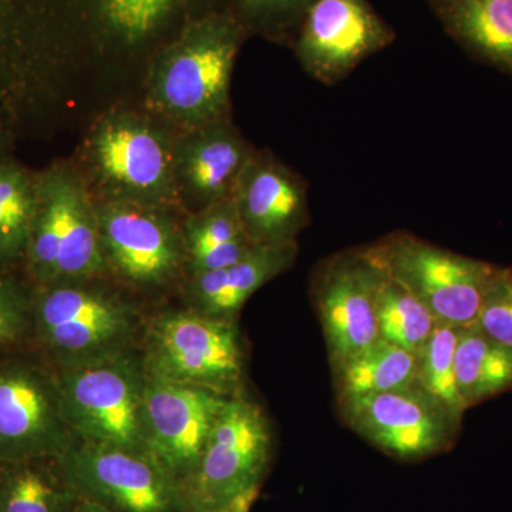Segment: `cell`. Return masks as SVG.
I'll list each match as a JSON object with an SVG mask.
<instances>
[{
    "mask_svg": "<svg viewBox=\"0 0 512 512\" xmlns=\"http://www.w3.org/2000/svg\"><path fill=\"white\" fill-rule=\"evenodd\" d=\"M56 379L73 434L87 443L147 454L144 362L121 352L60 367Z\"/></svg>",
    "mask_w": 512,
    "mask_h": 512,
    "instance_id": "1",
    "label": "cell"
},
{
    "mask_svg": "<svg viewBox=\"0 0 512 512\" xmlns=\"http://www.w3.org/2000/svg\"><path fill=\"white\" fill-rule=\"evenodd\" d=\"M244 28L235 16H212L165 56L154 83L164 113L202 127L224 120Z\"/></svg>",
    "mask_w": 512,
    "mask_h": 512,
    "instance_id": "2",
    "label": "cell"
},
{
    "mask_svg": "<svg viewBox=\"0 0 512 512\" xmlns=\"http://www.w3.org/2000/svg\"><path fill=\"white\" fill-rule=\"evenodd\" d=\"M271 450V426L262 407L242 393L229 396L194 473L181 487L185 512H212L259 490Z\"/></svg>",
    "mask_w": 512,
    "mask_h": 512,
    "instance_id": "3",
    "label": "cell"
},
{
    "mask_svg": "<svg viewBox=\"0 0 512 512\" xmlns=\"http://www.w3.org/2000/svg\"><path fill=\"white\" fill-rule=\"evenodd\" d=\"M366 247L383 271L416 296L437 322L457 328L476 323L493 264L406 231L392 232Z\"/></svg>",
    "mask_w": 512,
    "mask_h": 512,
    "instance_id": "4",
    "label": "cell"
},
{
    "mask_svg": "<svg viewBox=\"0 0 512 512\" xmlns=\"http://www.w3.org/2000/svg\"><path fill=\"white\" fill-rule=\"evenodd\" d=\"M144 366L173 382L225 396L242 393L245 357L237 323L197 311L160 316L148 330Z\"/></svg>",
    "mask_w": 512,
    "mask_h": 512,
    "instance_id": "5",
    "label": "cell"
},
{
    "mask_svg": "<svg viewBox=\"0 0 512 512\" xmlns=\"http://www.w3.org/2000/svg\"><path fill=\"white\" fill-rule=\"evenodd\" d=\"M28 247L30 271L43 285L99 274L106 265L96 212L79 185L63 174L37 183Z\"/></svg>",
    "mask_w": 512,
    "mask_h": 512,
    "instance_id": "6",
    "label": "cell"
},
{
    "mask_svg": "<svg viewBox=\"0 0 512 512\" xmlns=\"http://www.w3.org/2000/svg\"><path fill=\"white\" fill-rule=\"evenodd\" d=\"M37 336L60 367L127 352L136 332V312L96 289L56 282L33 306Z\"/></svg>",
    "mask_w": 512,
    "mask_h": 512,
    "instance_id": "7",
    "label": "cell"
},
{
    "mask_svg": "<svg viewBox=\"0 0 512 512\" xmlns=\"http://www.w3.org/2000/svg\"><path fill=\"white\" fill-rule=\"evenodd\" d=\"M343 423L383 453L421 460L456 444L461 417L419 382L390 392L339 400Z\"/></svg>",
    "mask_w": 512,
    "mask_h": 512,
    "instance_id": "8",
    "label": "cell"
},
{
    "mask_svg": "<svg viewBox=\"0 0 512 512\" xmlns=\"http://www.w3.org/2000/svg\"><path fill=\"white\" fill-rule=\"evenodd\" d=\"M59 464L77 497L113 512H185L180 484L146 453L82 441Z\"/></svg>",
    "mask_w": 512,
    "mask_h": 512,
    "instance_id": "9",
    "label": "cell"
},
{
    "mask_svg": "<svg viewBox=\"0 0 512 512\" xmlns=\"http://www.w3.org/2000/svg\"><path fill=\"white\" fill-rule=\"evenodd\" d=\"M382 266L367 247L346 249L322 259L311 279L313 305L336 367L379 340L377 296Z\"/></svg>",
    "mask_w": 512,
    "mask_h": 512,
    "instance_id": "10",
    "label": "cell"
},
{
    "mask_svg": "<svg viewBox=\"0 0 512 512\" xmlns=\"http://www.w3.org/2000/svg\"><path fill=\"white\" fill-rule=\"evenodd\" d=\"M394 39L396 32L369 0H315L296 28L292 45L303 70L333 86Z\"/></svg>",
    "mask_w": 512,
    "mask_h": 512,
    "instance_id": "11",
    "label": "cell"
},
{
    "mask_svg": "<svg viewBox=\"0 0 512 512\" xmlns=\"http://www.w3.org/2000/svg\"><path fill=\"white\" fill-rule=\"evenodd\" d=\"M228 397L207 387L173 382L147 372L144 390L147 454L180 487L194 473Z\"/></svg>",
    "mask_w": 512,
    "mask_h": 512,
    "instance_id": "12",
    "label": "cell"
},
{
    "mask_svg": "<svg viewBox=\"0 0 512 512\" xmlns=\"http://www.w3.org/2000/svg\"><path fill=\"white\" fill-rule=\"evenodd\" d=\"M73 443L56 377L23 363L0 365V463L60 458Z\"/></svg>",
    "mask_w": 512,
    "mask_h": 512,
    "instance_id": "13",
    "label": "cell"
},
{
    "mask_svg": "<svg viewBox=\"0 0 512 512\" xmlns=\"http://www.w3.org/2000/svg\"><path fill=\"white\" fill-rule=\"evenodd\" d=\"M234 201L254 245L292 244L309 224L305 180L269 154L252 151Z\"/></svg>",
    "mask_w": 512,
    "mask_h": 512,
    "instance_id": "14",
    "label": "cell"
},
{
    "mask_svg": "<svg viewBox=\"0 0 512 512\" xmlns=\"http://www.w3.org/2000/svg\"><path fill=\"white\" fill-rule=\"evenodd\" d=\"M96 215L106 262L124 278L158 285L174 274L180 264V241L164 218L140 202L128 201L111 202Z\"/></svg>",
    "mask_w": 512,
    "mask_h": 512,
    "instance_id": "15",
    "label": "cell"
},
{
    "mask_svg": "<svg viewBox=\"0 0 512 512\" xmlns=\"http://www.w3.org/2000/svg\"><path fill=\"white\" fill-rule=\"evenodd\" d=\"M97 170L107 183L136 202L170 191L173 158L156 131L133 120L104 124L92 144Z\"/></svg>",
    "mask_w": 512,
    "mask_h": 512,
    "instance_id": "16",
    "label": "cell"
},
{
    "mask_svg": "<svg viewBox=\"0 0 512 512\" xmlns=\"http://www.w3.org/2000/svg\"><path fill=\"white\" fill-rule=\"evenodd\" d=\"M298 244L255 245L244 258L217 271L195 274L191 282L194 311L235 322L258 289L284 274L295 262Z\"/></svg>",
    "mask_w": 512,
    "mask_h": 512,
    "instance_id": "17",
    "label": "cell"
},
{
    "mask_svg": "<svg viewBox=\"0 0 512 512\" xmlns=\"http://www.w3.org/2000/svg\"><path fill=\"white\" fill-rule=\"evenodd\" d=\"M448 36L478 62L512 77V0H427Z\"/></svg>",
    "mask_w": 512,
    "mask_h": 512,
    "instance_id": "18",
    "label": "cell"
},
{
    "mask_svg": "<svg viewBox=\"0 0 512 512\" xmlns=\"http://www.w3.org/2000/svg\"><path fill=\"white\" fill-rule=\"evenodd\" d=\"M252 150L227 119L201 128L185 150L181 175L202 205L234 197Z\"/></svg>",
    "mask_w": 512,
    "mask_h": 512,
    "instance_id": "19",
    "label": "cell"
},
{
    "mask_svg": "<svg viewBox=\"0 0 512 512\" xmlns=\"http://www.w3.org/2000/svg\"><path fill=\"white\" fill-rule=\"evenodd\" d=\"M77 500L59 458L0 463V512H70Z\"/></svg>",
    "mask_w": 512,
    "mask_h": 512,
    "instance_id": "20",
    "label": "cell"
},
{
    "mask_svg": "<svg viewBox=\"0 0 512 512\" xmlns=\"http://www.w3.org/2000/svg\"><path fill=\"white\" fill-rule=\"evenodd\" d=\"M254 247L242 227L234 197L202 208L185 228L184 248L194 275L234 264Z\"/></svg>",
    "mask_w": 512,
    "mask_h": 512,
    "instance_id": "21",
    "label": "cell"
},
{
    "mask_svg": "<svg viewBox=\"0 0 512 512\" xmlns=\"http://www.w3.org/2000/svg\"><path fill=\"white\" fill-rule=\"evenodd\" d=\"M332 372L338 402L355 399L402 389L417 382V356L379 339L332 367Z\"/></svg>",
    "mask_w": 512,
    "mask_h": 512,
    "instance_id": "22",
    "label": "cell"
},
{
    "mask_svg": "<svg viewBox=\"0 0 512 512\" xmlns=\"http://www.w3.org/2000/svg\"><path fill=\"white\" fill-rule=\"evenodd\" d=\"M458 393L466 409L512 389V352L477 326L460 328L456 348Z\"/></svg>",
    "mask_w": 512,
    "mask_h": 512,
    "instance_id": "23",
    "label": "cell"
},
{
    "mask_svg": "<svg viewBox=\"0 0 512 512\" xmlns=\"http://www.w3.org/2000/svg\"><path fill=\"white\" fill-rule=\"evenodd\" d=\"M437 323L433 313L416 296L384 272L377 296L380 339L417 356Z\"/></svg>",
    "mask_w": 512,
    "mask_h": 512,
    "instance_id": "24",
    "label": "cell"
},
{
    "mask_svg": "<svg viewBox=\"0 0 512 512\" xmlns=\"http://www.w3.org/2000/svg\"><path fill=\"white\" fill-rule=\"evenodd\" d=\"M37 184L15 165H0V259L25 254L35 217Z\"/></svg>",
    "mask_w": 512,
    "mask_h": 512,
    "instance_id": "25",
    "label": "cell"
},
{
    "mask_svg": "<svg viewBox=\"0 0 512 512\" xmlns=\"http://www.w3.org/2000/svg\"><path fill=\"white\" fill-rule=\"evenodd\" d=\"M460 328L437 323L426 345L417 353V382L463 419L467 412L456 379V348Z\"/></svg>",
    "mask_w": 512,
    "mask_h": 512,
    "instance_id": "26",
    "label": "cell"
},
{
    "mask_svg": "<svg viewBox=\"0 0 512 512\" xmlns=\"http://www.w3.org/2000/svg\"><path fill=\"white\" fill-rule=\"evenodd\" d=\"M474 326L512 352V268L493 265Z\"/></svg>",
    "mask_w": 512,
    "mask_h": 512,
    "instance_id": "27",
    "label": "cell"
},
{
    "mask_svg": "<svg viewBox=\"0 0 512 512\" xmlns=\"http://www.w3.org/2000/svg\"><path fill=\"white\" fill-rule=\"evenodd\" d=\"M315 0H237L239 25L254 26L276 35H295L306 10ZM239 16H237L238 19Z\"/></svg>",
    "mask_w": 512,
    "mask_h": 512,
    "instance_id": "28",
    "label": "cell"
},
{
    "mask_svg": "<svg viewBox=\"0 0 512 512\" xmlns=\"http://www.w3.org/2000/svg\"><path fill=\"white\" fill-rule=\"evenodd\" d=\"M174 0H103L107 19L113 28L128 40H138L147 36Z\"/></svg>",
    "mask_w": 512,
    "mask_h": 512,
    "instance_id": "29",
    "label": "cell"
},
{
    "mask_svg": "<svg viewBox=\"0 0 512 512\" xmlns=\"http://www.w3.org/2000/svg\"><path fill=\"white\" fill-rule=\"evenodd\" d=\"M28 326V306L22 293L0 276V346L15 342Z\"/></svg>",
    "mask_w": 512,
    "mask_h": 512,
    "instance_id": "30",
    "label": "cell"
},
{
    "mask_svg": "<svg viewBox=\"0 0 512 512\" xmlns=\"http://www.w3.org/2000/svg\"><path fill=\"white\" fill-rule=\"evenodd\" d=\"M258 493L259 490H255L251 491V493L241 495V497L235 498L231 503L212 512H251L252 504L255 503Z\"/></svg>",
    "mask_w": 512,
    "mask_h": 512,
    "instance_id": "31",
    "label": "cell"
},
{
    "mask_svg": "<svg viewBox=\"0 0 512 512\" xmlns=\"http://www.w3.org/2000/svg\"><path fill=\"white\" fill-rule=\"evenodd\" d=\"M70 512H113L109 508L103 507V505L93 503V501L83 500L79 498L77 503L73 505Z\"/></svg>",
    "mask_w": 512,
    "mask_h": 512,
    "instance_id": "32",
    "label": "cell"
}]
</instances>
